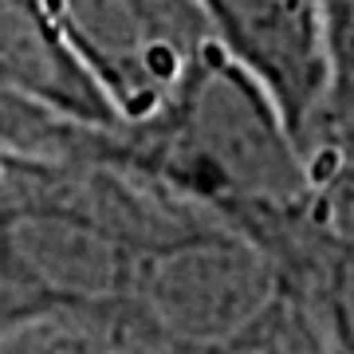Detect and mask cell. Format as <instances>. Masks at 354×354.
<instances>
[{
	"label": "cell",
	"mask_w": 354,
	"mask_h": 354,
	"mask_svg": "<svg viewBox=\"0 0 354 354\" xmlns=\"http://www.w3.org/2000/svg\"><path fill=\"white\" fill-rule=\"evenodd\" d=\"M0 87L87 127H127L44 0H0Z\"/></svg>",
	"instance_id": "277c9868"
},
{
	"label": "cell",
	"mask_w": 354,
	"mask_h": 354,
	"mask_svg": "<svg viewBox=\"0 0 354 354\" xmlns=\"http://www.w3.org/2000/svg\"><path fill=\"white\" fill-rule=\"evenodd\" d=\"M48 311L51 307L39 299V291L28 283V276L20 272V264H16L12 252L0 241V335L36 315H48Z\"/></svg>",
	"instance_id": "52a82bcc"
},
{
	"label": "cell",
	"mask_w": 354,
	"mask_h": 354,
	"mask_svg": "<svg viewBox=\"0 0 354 354\" xmlns=\"http://www.w3.org/2000/svg\"><path fill=\"white\" fill-rule=\"evenodd\" d=\"M118 118L158 114L213 48L193 0H44Z\"/></svg>",
	"instance_id": "7a4b0ae2"
},
{
	"label": "cell",
	"mask_w": 354,
	"mask_h": 354,
	"mask_svg": "<svg viewBox=\"0 0 354 354\" xmlns=\"http://www.w3.org/2000/svg\"><path fill=\"white\" fill-rule=\"evenodd\" d=\"M0 354H122L106 311H48L0 335Z\"/></svg>",
	"instance_id": "8992f818"
},
{
	"label": "cell",
	"mask_w": 354,
	"mask_h": 354,
	"mask_svg": "<svg viewBox=\"0 0 354 354\" xmlns=\"http://www.w3.org/2000/svg\"><path fill=\"white\" fill-rule=\"evenodd\" d=\"M209 36L272 95L295 142L323 99V0H193Z\"/></svg>",
	"instance_id": "3957f363"
},
{
	"label": "cell",
	"mask_w": 354,
	"mask_h": 354,
	"mask_svg": "<svg viewBox=\"0 0 354 354\" xmlns=\"http://www.w3.org/2000/svg\"><path fill=\"white\" fill-rule=\"evenodd\" d=\"M323 99L299 138L311 174L354 165V0H323Z\"/></svg>",
	"instance_id": "5b68a950"
},
{
	"label": "cell",
	"mask_w": 354,
	"mask_h": 354,
	"mask_svg": "<svg viewBox=\"0 0 354 354\" xmlns=\"http://www.w3.org/2000/svg\"><path fill=\"white\" fill-rule=\"evenodd\" d=\"M122 150L138 169L256 241L279 272L323 209L279 106L216 44L162 111L122 130Z\"/></svg>",
	"instance_id": "6da1fadb"
}]
</instances>
